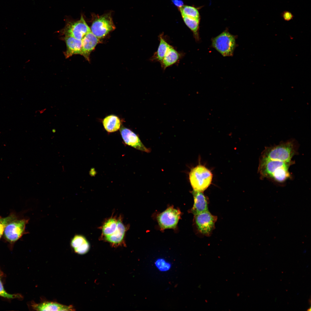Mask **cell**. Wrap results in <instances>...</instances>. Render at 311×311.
I'll use <instances>...</instances> for the list:
<instances>
[{
	"label": "cell",
	"mask_w": 311,
	"mask_h": 311,
	"mask_svg": "<svg viewBox=\"0 0 311 311\" xmlns=\"http://www.w3.org/2000/svg\"><path fill=\"white\" fill-rule=\"evenodd\" d=\"M184 55V54L179 52L171 45L168 48L160 63L163 70L177 63Z\"/></svg>",
	"instance_id": "cell-11"
},
{
	"label": "cell",
	"mask_w": 311,
	"mask_h": 311,
	"mask_svg": "<svg viewBox=\"0 0 311 311\" xmlns=\"http://www.w3.org/2000/svg\"><path fill=\"white\" fill-rule=\"evenodd\" d=\"M174 4L179 8L183 6V3L181 0H172Z\"/></svg>",
	"instance_id": "cell-27"
},
{
	"label": "cell",
	"mask_w": 311,
	"mask_h": 311,
	"mask_svg": "<svg viewBox=\"0 0 311 311\" xmlns=\"http://www.w3.org/2000/svg\"><path fill=\"white\" fill-rule=\"evenodd\" d=\"M91 31L83 16L76 21L68 22L61 33L64 36H69L76 39L81 40L88 33Z\"/></svg>",
	"instance_id": "cell-6"
},
{
	"label": "cell",
	"mask_w": 311,
	"mask_h": 311,
	"mask_svg": "<svg viewBox=\"0 0 311 311\" xmlns=\"http://www.w3.org/2000/svg\"><path fill=\"white\" fill-rule=\"evenodd\" d=\"M93 17L91 31L99 39L104 38L109 32L115 29L111 14L101 16L95 15Z\"/></svg>",
	"instance_id": "cell-4"
},
{
	"label": "cell",
	"mask_w": 311,
	"mask_h": 311,
	"mask_svg": "<svg viewBox=\"0 0 311 311\" xmlns=\"http://www.w3.org/2000/svg\"><path fill=\"white\" fill-rule=\"evenodd\" d=\"M117 219L111 217L107 220L102 227V234L104 237L112 234L116 230Z\"/></svg>",
	"instance_id": "cell-21"
},
{
	"label": "cell",
	"mask_w": 311,
	"mask_h": 311,
	"mask_svg": "<svg viewBox=\"0 0 311 311\" xmlns=\"http://www.w3.org/2000/svg\"><path fill=\"white\" fill-rule=\"evenodd\" d=\"M126 228L123 223L122 219L120 217L117 219L116 230L112 234L104 237L105 240L114 246L122 245L124 242Z\"/></svg>",
	"instance_id": "cell-12"
},
{
	"label": "cell",
	"mask_w": 311,
	"mask_h": 311,
	"mask_svg": "<svg viewBox=\"0 0 311 311\" xmlns=\"http://www.w3.org/2000/svg\"><path fill=\"white\" fill-rule=\"evenodd\" d=\"M194 198V204L191 210L194 215L208 211V200L203 192L193 190L192 192Z\"/></svg>",
	"instance_id": "cell-13"
},
{
	"label": "cell",
	"mask_w": 311,
	"mask_h": 311,
	"mask_svg": "<svg viewBox=\"0 0 311 311\" xmlns=\"http://www.w3.org/2000/svg\"><path fill=\"white\" fill-rule=\"evenodd\" d=\"M212 45L223 56H232L236 47L235 37L224 31L212 39Z\"/></svg>",
	"instance_id": "cell-3"
},
{
	"label": "cell",
	"mask_w": 311,
	"mask_h": 311,
	"mask_svg": "<svg viewBox=\"0 0 311 311\" xmlns=\"http://www.w3.org/2000/svg\"><path fill=\"white\" fill-rule=\"evenodd\" d=\"M103 127L108 133L115 132L120 129L121 121L117 116L112 114L105 117L102 120Z\"/></svg>",
	"instance_id": "cell-19"
},
{
	"label": "cell",
	"mask_w": 311,
	"mask_h": 311,
	"mask_svg": "<svg viewBox=\"0 0 311 311\" xmlns=\"http://www.w3.org/2000/svg\"><path fill=\"white\" fill-rule=\"evenodd\" d=\"M298 145L297 141L291 139L278 144L265 148L260 158L284 162H290L297 154Z\"/></svg>",
	"instance_id": "cell-1"
},
{
	"label": "cell",
	"mask_w": 311,
	"mask_h": 311,
	"mask_svg": "<svg viewBox=\"0 0 311 311\" xmlns=\"http://www.w3.org/2000/svg\"><path fill=\"white\" fill-rule=\"evenodd\" d=\"M71 245L75 253L80 255L87 253L89 251L90 246L86 238L82 235H76L72 238Z\"/></svg>",
	"instance_id": "cell-17"
},
{
	"label": "cell",
	"mask_w": 311,
	"mask_h": 311,
	"mask_svg": "<svg viewBox=\"0 0 311 311\" xmlns=\"http://www.w3.org/2000/svg\"><path fill=\"white\" fill-rule=\"evenodd\" d=\"M28 219L14 220L6 227L4 232L5 238L10 242H15L19 239L24 234Z\"/></svg>",
	"instance_id": "cell-9"
},
{
	"label": "cell",
	"mask_w": 311,
	"mask_h": 311,
	"mask_svg": "<svg viewBox=\"0 0 311 311\" xmlns=\"http://www.w3.org/2000/svg\"><path fill=\"white\" fill-rule=\"evenodd\" d=\"M293 15L289 12H285L283 15L284 19L286 21H289L293 18Z\"/></svg>",
	"instance_id": "cell-26"
},
{
	"label": "cell",
	"mask_w": 311,
	"mask_h": 311,
	"mask_svg": "<svg viewBox=\"0 0 311 311\" xmlns=\"http://www.w3.org/2000/svg\"><path fill=\"white\" fill-rule=\"evenodd\" d=\"M213 175L204 166L198 165L191 169L189 173V179L194 190L203 192L211 185Z\"/></svg>",
	"instance_id": "cell-2"
},
{
	"label": "cell",
	"mask_w": 311,
	"mask_h": 311,
	"mask_svg": "<svg viewBox=\"0 0 311 311\" xmlns=\"http://www.w3.org/2000/svg\"><path fill=\"white\" fill-rule=\"evenodd\" d=\"M194 215V221L198 231L203 235L209 236L215 228L217 217L212 215L208 211Z\"/></svg>",
	"instance_id": "cell-5"
},
{
	"label": "cell",
	"mask_w": 311,
	"mask_h": 311,
	"mask_svg": "<svg viewBox=\"0 0 311 311\" xmlns=\"http://www.w3.org/2000/svg\"><path fill=\"white\" fill-rule=\"evenodd\" d=\"M181 213L178 209L170 207L159 214L157 219L162 230L175 228L180 219Z\"/></svg>",
	"instance_id": "cell-8"
},
{
	"label": "cell",
	"mask_w": 311,
	"mask_h": 311,
	"mask_svg": "<svg viewBox=\"0 0 311 311\" xmlns=\"http://www.w3.org/2000/svg\"><path fill=\"white\" fill-rule=\"evenodd\" d=\"M182 16L200 19L199 12L196 8L190 6L183 5L179 8Z\"/></svg>",
	"instance_id": "cell-22"
},
{
	"label": "cell",
	"mask_w": 311,
	"mask_h": 311,
	"mask_svg": "<svg viewBox=\"0 0 311 311\" xmlns=\"http://www.w3.org/2000/svg\"><path fill=\"white\" fill-rule=\"evenodd\" d=\"M159 43L157 51L150 58V60L152 62L160 63L171 45L166 39L163 33L159 35Z\"/></svg>",
	"instance_id": "cell-18"
},
{
	"label": "cell",
	"mask_w": 311,
	"mask_h": 311,
	"mask_svg": "<svg viewBox=\"0 0 311 311\" xmlns=\"http://www.w3.org/2000/svg\"><path fill=\"white\" fill-rule=\"evenodd\" d=\"M293 162H284L260 158L258 167V172L262 178L270 179L274 173L279 168Z\"/></svg>",
	"instance_id": "cell-7"
},
{
	"label": "cell",
	"mask_w": 311,
	"mask_h": 311,
	"mask_svg": "<svg viewBox=\"0 0 311 311\" xmlns=\"http://www.w3.org/2000/svg\"><path fill=\"white\" fill-rule=\"evenodd\" d=\"M154 264L156 269L162 272H168L172 267L171 263L163 258L156 259L155 261Z\"/></svg>",
	"instance_id": "cell-23"
},
{
	"label": "cell",
	"mask_w": 311,
	"mask_h": 311,
	"mask_svg": "<svg viewBox=\"0 0 311 311\" xmlns=\"http://www.w3.org/2000/svg\"><path fill=\"white\" fill-rule=\"evenodd\" d=\"M82 48L81 55L89 61L90 55L99 42V39L91 31L87 33L81 39Z\"/></svg>",
	"instance_id": "cell-14"
},
{
	"label": "cell",
	"mask_w": 311,
	"mask_h": 311,
	"mask_svg": "<svg viewBox=\"0 0 311 311\" xmlns=\"http://www.w3.org/2000/svg\"><path fill=\"white\" fill-rule=\"evenodd\" d=\"M63 39L67 47L66 50L64 52L66 58H68L75 54L81 55L82 48L81 40L67 36H64Z\"/></svg>",
	"instance_id": "cell-16"
},
{
	"label": "cell",
	"mask_w": 311,
	"mask_h": 311,
	"mask_svg": "<svg viewBox=\"0 0 311 311\" xmlns=\"http://www.w3.org/2000/svg\"><path fill=\"white\" fill-rule=\"evenodd\" d=\"M120 132L124 142L127 145L141 151H150V150L143 144L138 136L130 129L122 126Z\"/></svg>",
	"instance_id": "cell-10"
},
{
	"label": "cell",
	"mask_w": 311,
	"mask_h": 311,
	"mask_svg": "<svg viewBox=\"0 0 311 311\" xmlns=\"http://www.w3.org/2000/svg\"><path fill=\"white\" fill-rule=\"evenodd\" d=\"M16 219V217L14 214L5 217L0 218V239L7 225Z\"/></svg>",
	"instance_id": "cell-24"
},
{
	"label": "cell",
	"mask_w": 311,
	"mask_h": 311,
	"mask_svg": "<svg viewBox=\"0 0 311 311\" xmlns=\"http://www.w3.org/2000/svg\"><path fill=\"white\" fill-rule=\"evenodd\" d=\"M31 307L36 311H73L71 306H67L56 302L46 301L39 304L32 303Z\"/></svg>",
	"instance_id": "cell-15"
},
{
	"label": "cell",
	"mask_w": 311,
	"mask_h": 311,
	"mask_svg": "<svg viewBox=\"0 0 311 311\" xmlns=\"http://www.w3.org/2000/svg\"><path fill=\"white\" fill-rule=\"evenodd\" d=\"M0 296L8 299L19 298L20 296L18 294H10L7 293L4 289L0 278Z\"/></svg>",
	"instance_id": "cell-25"
},
{
	"label": "cell",
	"mask_w": 311,
	"mask_h": 311,
	"mask_svg": "<svg viewBox=\"0 0 311 311\" xmlns=\"http://www.w3.org/2000/svg\"><path fill=\"white\" fill-rule=\"evenodd\" d=\"M186 26L193 33L194 37L197 41L200 40L198 30L200 19L194 18L185 16H182Z\"/></svg>",
	"instance_id": "cell-20"
}]
</instances>
